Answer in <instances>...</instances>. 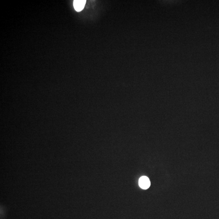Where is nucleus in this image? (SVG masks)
<instances>
[{
    "mask_svg": "<svg viewBox=\"0 0 219 219\" xmlns=\"http://www.w3.org/2000/svg\"><path fill=\"white\" fill-rule=\"evenodd\" d=\"M140 187L142 189H146L150 187L151 183L150 179L146 176H143L140 178L139 180Z\"/></svg>",
    "mask_w": 219,
    "mask_h": 219,
    "instance_id": "f257e3e1",
    "label": "nucleus"
},
{
    "mask_svg": "<svg viewBox=\"0 0 219 219\" xmlns=\"http://www.w3.org/2000/svg\"><path fill=\"white\" fill-rule=\"evenodd\" d=\"M86 3V0H74V7L77 11H80L84 9Z\"/></svg>",
    "mask_w": 219,
    "mask_h": 219,
    "instance_id": "f03ea898",
    "label": "nucleus"
}]
</instances>
